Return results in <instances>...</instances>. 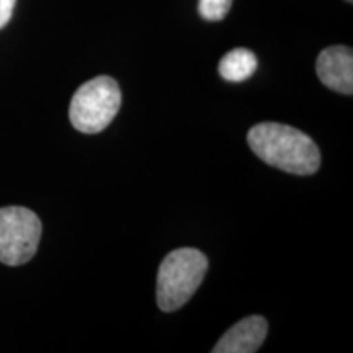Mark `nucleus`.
Segmentation results:
<instances>
[{
  "mask_svg": "<svg viewBox=\"0 0 353 353\" xmlns=\"http://www.w3.org/2000/svg\"><path fill=\"white\" fill-rule=\"evenodd\" d=\"M250 149L265 164L294 175L316 174L321 165L317 144L296 128L259 123L247 134Z\"/></svg>",
  "mask_w": 353,
  "mask_h": 353,
  "instance_id": "f257e3e1",
  "label": "nucleus"
},
{
  "mask_svg": "<svg viewBox=\"0 0 353 353\" xmlns=\"http://www.w3.org/2000/svg\"><path fill=\"white\" fill-rule=\"evenodd\" d=\"M208 259L196 249H176L162 260L157 275V304L164 312L185 306L200 288Z\"/></svg>",
  "mask_w": 353,
  "mask_h": 353,
  "instance_id": "f03ea898",
  "label": "nucleus"
},
{
  "mask_svg": "<svg viewBox=\"0 0 353 353\" xmlns=\"http://www.w3.org/2000/svg\"><path fill=\"white\" fill-rule=\"evenodd\" d=\"M121 107L118 82L108 76H99L82 83L69 107V120L77 131L97 134L103 131Z\"/></svg>",
  "mask_w": 353,
  "mask_h": 353,
  "instance_id": "7ed1b4c3",
  "label": "nucleus"
},
{
  "mask_svg": "<svg viewBox=\"0 0 353 353\" xmlns=\"http://www.w3.org/2000/svg\"><path fill=\"white\" fill-rule=\"evenodd\" d=\"M41 221L23 206L0 208V262L19 267L33 259L41 239Z\"/></svg>",
  "mask_w": 353,
  "mask_h": 353,
  "instance_id": "20e7f679",
  "label": "nucleus"
},
{
  "mask_svg": "<svg viewBox=\"0 0 353 353\" xmlns=\"http://www.w3.org/2000/svg\"><path fill=\"white\" fill-rule=\"evenodd\" d=\"M319 81L339 94H353V52L347 46H329L317 56Z\"/></svg>",
  "mask_w": 353,
  "mask_h": 353,
  "instance_id": "39448f33",
  "label": "nucleus"
},
{
  "mask_svg": "<svg viewBox=\"0 0 353 353\" xmlns=\"http://www.w3.org/2000/svg\"><path fill=\"white\" fill-rule=\"evenodd\" d=\"M268 334V324L262 316H249L232 325L218 343L213 353H255Z\"/></svg>",
  "mask_w": 353,
  "mask_h": 353,
  "instance_id": "423d86ee",
  "label": "nucleus"
},
{
  "mask_svg": "<svg viewBox=\"0 0 353 353\" xmlns=\"http://www.w3.org/2000/svg\"><path fill=\"white\" fill-rule=\"evenodd\" d=\"M257 64V57L252 51L236 48L221 59L219 74L228 82H244L254 76Z\"/></svg>",
  "mask_w": 353,
  "mask_h": 353,
  "instance_id": "0eeeda50",
  "label": "nucleus"
},
{
  "mask_svg": "<svg viewBox=\"0 0 353 353\" xmlns=\"http://www.w3.org/2000/svg\"><path fill=\"white\" fill-rule=\"evenodd\" d=\"M232 0H200L198 12L205 20L219 21L231 10Z\"/></svg>",
  "mask_w": 353,
  "mask_h": 353,
  "instance_id": "6e6552de",
  "label": "nucleus"
},
{
  "mask_svg": "<svg viewBox=\"0 0 353 353\" xmlns=\"http://www.w3.org/2000/svg\"><path fill=\"white\" fill-rule=\"evenodd\" d=\"M15 2L17 0H0V30L10 21Z\"/></svg>",
  "mask_w": 353,
  "mask_h": 353,
  "instance_id": "1a4fd4ad",
  "label": "nucleus"
},
{
  "mask_svg": "<svg viewBox=\"0 0 353 353\" xmlns=\"http://www.w3.org/2000/svg\"><path fill=\"white\" fill-rule=\"evenodd\" d=\"M347 2H352V0H347Z\"/></svg>",
  "mask_w": 353,
  "mask_h": 353,
  "instance_id": "9d476101",
  "label": "nucleus"
}]
</instances>
